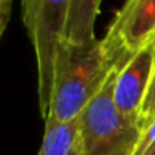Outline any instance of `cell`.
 Returning a JSON list of instances; mask_svg holds the SVG:
<instances>
[{
  "instance_id": "cell-1",
  "label": "cell",
  "mask_w": 155,
  "mask_h": 155,
  "mask_svg": "<svg viewBox=\"0 0 155 155\" xmlns=\"http://www.w3.org/2000/svg\"><path fill=\"white\" fill-rule=\"evenodd\" d=\"M100 0H24L22 22L28 32L37 60L38 108L47 118L55 65L65 47L97 44L95 22Z\"/></svg>"
},
{
  "instance_id": "cell-2",
  "label": "cell",
  "mask_w": 155,
  "mask_h": 155,
  "mask_svg": "<svg viewBox=\"0 0 155 155\" xmlns=\"http://www.w3.org/2000/svg\"><path fill=\"white\" fill-rule=\"evenodd\" d=\"M112 70L115 67L102 40L90 47H65L55 65L45 124H70L78 120Z\"/></svg>"
},
{
  "instance_id": "cell-3",
  "label": "cell",
  "mask_w": 155,
  "mask_h": 155,
  "mask_svg": "<svg viewBox=\"0 0 155 155\" xmlns=\"http://www.w3.org/2000/svg\"><path fill=\"white\" fill-rule=\"evenodd\" d=\"M110 72L102 88L80 114L78 148L82 155H132L140 137V125L128 120L117 108L114 98L115 77Z\"/></svg>"
},
{
  "instance_id": "cell-4",
  "label": "cell",
  "mask_w": 155,
  "mask_h": 155,
  "mask_svg": "<svg viewBox=\"0 0 155 155\" xmlns=\"http://www.w3.org/2000/svg\"><path fill=\"white\" fill-rule=\"evenodd\" d=\"M155 38V0H128L115 12L104 48L115 68H122Z\"/></svg>"
},
{
  "instance_id": "cell-5",
  "label": "cell",
  "mask_w": 155,
  "mask_h": 155,
  "mask_svg": "<svg viewBox=\"0 0 155 155\" xmlns=\"http://www.w3.org/2000/svg\"><path fill=\"white\" fill-rule=\"evenodd\" d=\"M155 72V38L137 52L115 77L114 98L117 108L134 124L140 125L142 110L147 100Z\"/></svg>"
},
{
  "instance_id": "cell-6",
  "label": "cell",
  "mask_w": 155,
  "mask_h": 155,
  "mask_svg": "<svg viewBox=\"0 0 155 155\" xmlns=\"http://www.w3.org/2000/svg\"><path fill=\"white\" fill-rule=\"evenodd\" d=\"M78 124H45L42 145L37 155H72L77 147Z\"/></svg>"
},
{
  "instance_id": "cell-7",
  "label": "cell",
  "mask_w": 155,
  "mask_h": 155,
  "mask_svg": "<svg viewBox=\"0 0 155 155\" xmlns=\"http://www.w3.org/2000/svg\"><path fill=\"white\" fill-rule=\"evenodd\" d=\"M132 155H155V117L142 125L140 137Z\"/></svg>"
},
{
  "instance_id": "cell-8",
  "label": "cell",
  "mask_w": 155,
  "mask_h": 155,
  "mask_svg": "<svg viewBox=\"0 0 155 155\" xmlns=\"http://www.w3.org/2000/svg\"><path fill=\"white\" fill-rule=\"evenodd\" d=\"M155 115V72H153V78H152V85L148 90L147 100H145L143 110H142V118H140V128L142 125H145L152 117Z\"/></svg>"
},
{
  "instance_id": "cell-9",
  "label": "cell",
  "mask_w": 155,
  "mask_h": 155,
  "mask_svg": "<svg viewBox=\"0 0 155 155\" xmlns=\"http://www.w3.org/2000/svg\"><path fill=\"white\" fill-rule=\"evenodd\" d=\"M12 8V2H2L0 4V15H2V22H0V34H4V30L7 28V22H8V14Z\"/></svg>"
},
{
  "instance_id": "cell-10",
  "label": "cell",
  "mask_w": 155,
  "mask_h": 155,
  "mask_svg": "<svg viewBox=\"0 0 155 155\" xmlns=\"http://www.w3.org/2000/svg\"><path fill=\"white\" fill-rule=\"evenodd\" d=\"M72 155H82L80 148H78V142H77V147H75V150H74V153H72Z\"/></svg>"
},
{
  "instance_id": "cell-11",
  "label": "cell",
  "mask_w": 155,
  "mask_h": 155,
  "mask_svg": "<svg viewBox=\"0 0 155 155\" xmlns=\"http://www.w3.org/2000/svg\"><path fill=\"white\" fill-rule=\"evenodd\" d=\"M153 117H155V115H153Z\"/></svg>"
}]
</instances>
